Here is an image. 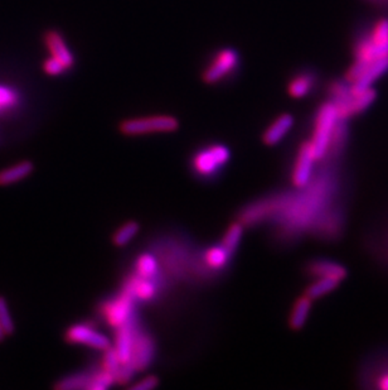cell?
I'll return each mask as SVG.
<instances>
[{
  "label": "cell",
  "instance_id": "1",
  "mask_svg": "<svg viewBox=\"0 0 388 390\" xmlns=\"http://www.w3.org/2000/svg\"><path fill=\"white\" fill-rule=\"evenodd\" d=\"M353 57L363 62H373L388 56V18L375 20L360 30L353 42Z\"/></svg>",
  "mask_w": 388,
  "mask_h": 390
},
{
  "label": "cell",
  "instance_id": "2",
  "mask_svg": "<svg viewBox=\"0 0 388 390\" xmlns=\"http://www.w3.org/2000/svg\"><path fill=\"white\" fill-rule=\"evenodd\" d=\"M338 123L339 118L334 104L330 100L324 101L323 104L317 107L314 120V130L310 139L317 160H323L329 154L330 146Z\"/></svg>",
  "mask_w": 388,
  "mask_h": 390
},
{
  "label": "cell",
  "instance_id": "3",
  "mask_svg": "<svg viewBox=\"0 0 388 390\" xmlns=\"http://www.w3.org/2000/svg\"><path fill=\"white\" fill-rule=\"evenodd\" d=\"M179 128V122L171 115H152L143 118L126 119L120 124L125 136H143L153 133H173Z\"/></svg>",
  "mask_w": 388,
  "mask_h": 390
},
{
  "label": "cell",
  "instance_id": "4",
  "mask_svg": "<svg viewBox=\"0 0 388 390\" xmlns=\"http://www.w3.org/2000/svg\"><path fill=\"white\" fill-rule=\"evenodd\" d=\"M229 157L231 154L227 147L214 144L197 152L192 160V167L195 175H198L200 177H213L227 165Z\"/></svg>",
  "mask_w": 388,
  "mask_h": 390
},
{
  "label": "cell",
  "instance_id": "5",
  "mask_svg": "<svg viewBox=\"0 0 388 390\" xmlns=\"http://www.w3.org/2000/svg\"><path fill=\"white\" fill-rule=\"evenodd\" d=\"M134 306L135 300L126 290H123L118 296L114 297L110 301H106L102 305V316L106 319L107 325L112 329H119L134 319Z\"/></svg>",
  "mask_w": 388,
  "mask_h": 390
},
{
  "label": "cell",
  "instance_id": "6",
  "mask_svg": "<svg viewBox=\"0 0 388 390\" xmlns=\"http://www.w3.org/2000/svg\"><path fill=\"white\" fill-rule=\"evenodd\" d=\"M238 59V54L234 48H222L221 51H218L211 64L207 66L206 70L202 73L203 83L213 85L222 81L237 69Z\"/></svg>",
  "mask_w": 388,
  "mask_h": 390
},
{
  "label": "cell",
  "instance_id": "7",
  "mask_svg": "<svg viewBox=\"0 0 388 390\" xmlns=\"http://www.w3.org/2000/svg\"><path fill=\"white\" fill-rule=\"evenodd\" d=\"M315 160L317 157L314 153L310 141L301 143L296 155L293 175H291L293 184L296 189H305L306 186L310 184Z\"/></svg>",
  "mask_w": 388,
  "mask_h": 390
},
{
  "label": "cell",
  "instance_id": "8",
  "mask_svg": "<svg viewBox=\"0 0 388 390\" xmlns=\"http://www.w3.org/2000/svg\"><path fill=\"white\" fill-rule=\"evenodd\" d=\"M155 356V343L153 337L147 332L141 330L138 326L134 341H133V351H131V365L135 367L136 372H141L147 369L154 360Z\"/></svg>",
  "mask_w": 388,
  "mask_h": 390
},
{
  "label": "cell",
  "instance_id": "9",
  "mask_svg": "<svg viewBox=\"0 0 388 390\" xmlns=\"http://www.w3.org/2000/svg\"><path fill=\"white\" fill-rule=\"evenodd\" d=\"M66 340L71 343L86 345L88 348L101 351H105L111 346L110 340L104 333L85 324L71 326L66 332Z\"/></svg>",
  "mask_w": 388,
  "mask_h": 390
},
{
  "label": "cell",
  "instance_id": "10",
  "mask_svg": "<svg viewBox=\"0 0 388 390\" xmlns=\"http://www.w3.org/2000/svg\"><path fill=\"white\" fill-rule=\"evenodd\" d=\"M376 99L377 91L376 89H373V86L360 94H352L347 101L338 104V105L334 104L337 112H338V118L341 120H348L353 117H357L359 114L365 112L376 101Z\"/></svg>",
  "mask_w": 388,
  "mask_h": 390
},
{
  "label": "cell",
  "instance_id": "11",
  "mask_svg": "<svg viewBox=\"0 0 388 390\" xmlns=\"http://www.w3.org/2000/svg\"><path fill=\"white\" fill-rule=\"evenodd\" d=\"M43 42L47 48L49 56L59 59L66 66L67 70H71L75 66V56L71 52L70 47L66 42L65 37L57 30H47L43 35Z\"/></svg>",
  "mask_w": 388,
  "mask_h": 390
},
{
  "label": "cell",
  "instance_id": "12",
  "mask_svg": "<svg viewBox=\"0 0 388 390\" xmlns=\"http://www.w3.org/2000/svg\"><path fill=\"white\" fill-rule=\"evenodd\" d=\"M388 72V56L376 59L367 66L363 75L359 77L356 83H351V91L353 95H358L373 86L380 77Z\"/></svg>",
  "mask_w": 388,
  "mask_h": 390
},
{
  "label": "cell",
  "instance_id": "13",
  "mask_svg": "<svg viewBox=\"0 0 388 390\" xmlns=\"http://www.w3.org/2000/svg\"><path fill=\"white\" fill-rule=\"evenodd\" d=\"M123 290H128L135 301H150L157 296L158 283L157 278H145L135 273L125 282Z\"/></svg>",
  "mask_w": 388,
  "mask_h": 390
},
{
  "label": "cell",
  "instance_id": "14",
  "mask_svg": "<svg viewBox=\"0 0 388 390\" xmlns=\"http://www.w3.org/2000/svg\"><path fill=\"white\" fill-rule=\"evenodd\" d=\"M136 329H138V322L135 317L130 319L125 325L116 329V335H115V350L118 353L120 361L130 362L131 360V351H133V341H134V335H135Z\"/></svg>",
  "mask_w": 388,
  "mask_h": 390
},
{
  "label": "cell",
  "instance_id": "15",
  "mask_svg": "<svg viewBox=\"0 0 388 390\" xmlns=\"http://www.w3.org/2000/svg\"><path fill=\"white\" fill-rule=\"evenodd\" d=\"M285 203V197H277L272 200H265V201L256 202L253 206L247 207L241 215V221L245 224H253L257 223L264 218L270 216L275 213L277 210H281L282 205Z\"/></svg>",
  "mask_w": 388,
  "mask_h": 390
},
{
  "label": "cell",
  "instance_id": "16",
  "mask_svg": "<svg viewBox=\"0 0 388 390\" xmlns=\"http://www.w3.org/2000/svg\"><path fill=\"white\" fill-rule=\"evenodd\" d=\"M294 117L291 114H281L279 115L272 123H271L267 129L265 130L262 134V141L266 146H277L281 142L285 136H288L289 131L294 125Z\"/></svg>",
  "mask_w": 388,
  "mask_h": 390
},
{
  "label": "cell",
  "instance_id": "17",
  "mask_svg": "<svg viewBox=\"0 0 388 390\" xmlns=\"http://www.w3.org/2000/svg\"><path fill=\"white\" fill-rule=\"evenodd\" d=\"M315 83H317V75L314 72H299L289 81V96L293 99H304L312 93Z\"/></svg>",
  "mask_w": 388,
  "mask_h": 390
},
{
  "label": "cell",
  "instance_id": "18",
  "mask_svg": "<svg viewBox=\"0 0 388 390\" xmlns=\"http://www.w3.org/2000/svg\"><path fill=\"white\" fill-rule=\"evenodd\" d=\"M308 273L314 278H335L343 280L347 277V269L344 266L330 260H314L308 266Z\"/></svg>",
  "mask_w": 388,
  "mask_h": 390
},
{
  "label": "cell",
  "instance_id": "19",
  "mask_svg": "<svg viewBox=\"0 0 388 390\" xmlns=\"http://www.w3.org/2000/svg\"><path fill=\"white\" fill-rule=\"evenodd\" d=\"M312 301L310 297L304 295V296L299 297L295 302L294 307H293L290 319H289V325L295 331L303 329L305 325L306 319L309 317L310 309H312Z\"/></svg>",
  "mask_w": 388,
  "mask_h": 390
},
{
  "label": "cell",
  "instance_id": "20",
  "mask_svg": "<svg viewBox=\"0 0 388 390\" xmlns=\"http://www.w3.org/2000/svg\"><path fill=\"white\" fill-rule=\"evenodd\" d=\"M35 170V165L30 160H24L6 170L0 171V186L16 184L18 181H22L28 177Z\"/></svg>",
  "mask_w": 388,
  "mask_h": 390
},
{
  "label": "cell",
  "instance_id": "21",
  "mask_svg": "<svg viewBox=\"0 0 388 390\" xmlns=\"http://www.w3.org/2000/svg\"><path fill=\"white\" fill-rule=\"evenodd\" d=\"M231 256L232 255L229 254L222 245H218V247H213L207 250L205 253V263L210 269L219 271L227 266Z\"/></svg>",
  "mask_w": 388,
  "mask_h": 390
},
{
  "label": "cell",
  "instance_id": "22",
  "mask_svg": "<svg viewBox=\"0 0 388 390\" xmlns=\"http://www.w3.org/2000/svg\"><path fill=\"white\" fill-rule=\"evenodd\" d=\"M341 280L335 278H328V277H323V278H317L315 282H313L308 290H306V296L310 297L312 300H317L320 297L328 295L339 285Z\"/></svg>",
  "mask_w": 388,
  "mask_h": 390
},
{
  "label": "cell",
  "instance_id": "23",
  "mask_svg": "<svg viewBox=\"0 0 388 390\" xmlns=\"http://www.w3.org/2000/svg\"><path fill=\"white\" fill-rule=\"evenodd\" d=\"M136 274L145 278H158L159 266L158 261L154 258V255L149 253L141 254L135 261Z\"/></svg>",
  "mask_w": 388,
  "mask_h": 390
},
{
  "label": "cell",
  "instance_id": "24",
  "mask_svg": "<svg viewBox=\"0 0 388 390\" xmlns=\"http://www.w3.org/2000/svg\"><path fill=\"white\" fill-rule=\"evenodd\" d=\"M20 102V94L14 86L0 83V114L11 112Z\"/></svg>",
  "mask_w": 388,
  "mask_h": 390
},
{
  "label": "cell",
  "instance_id": "25",
  "mask_svg": "<svg viewBox=\"0 0 388 390\" xmlns=\"http://www.w3.org/2000/svg\"><path fill=\"white\" fill-rule=\"evenodd\" d=\"M91 375H92V372L72 374L70 377H66L62 380H59L56 388L61 390L88 389V384L91 382Z\"/></svg>",
  "mask_w": 388,
  "mask_h": 390
},
{
  "label": "cell",
  "instance_id": "26",
  "mask_svg": "<svg viewBox=\"0 0 388 390\" xmlns=\"http://www.w3.org/2000/svg\"><path fill=\"white\" fill-rule=\"evenodd\" d=\"M242 235H243V225L241 223H234L226 231L221 245L229 252V254L234 255L241 242Z\"/></svg>",
  "mask_w": 388,
  "mask_h": 390
},
{
  "label": "cell",
  "instance_id": "27",
  "mask_svg": "<svg viewBox=\"0 0 388 390\" xmlns=\"http://www.w3.org/2000/svg\"><path fill=\"white\" fill-rule=\"evenodd\" d=\"M139 229H140V226L138 223L129 221V223H126V224H123V226L119 228V230L114 234L112 242L116 247H125L136 237V234L139 232Z\"/></svg>",
  "mask_w": 388,
  "mask_h": 390
},
{
  "label": "cell",
  "instance_id": "28",
  "mask_svg": "<svg viewBox=\"0 0 388 390\" xmlns=\"http://www.w3.org/2000/svg\"><path fill=\"white\" fill-rule=\"evenodd\" d=\"M115 377L111 372H106L101 367L99 372H92L91 382L88 384V390H105L115 384Z\"/></svg>",
  "mask_w": 388,
  "mask_h": 390
},
{
  "label": "cell",
  "instance_id": "29",
  "mask_svg": "<svg viewBox=\"0 0 388 390\" xmlns=\"http://www.w3.org/2000/svg\"><path fill=\"white\" fill-rule=\"evenodd\" d=\"M104 358H102V369H105L106 372H111V374H115L118 372L119 367L123 364L120 361V358H119L118 353L115 348H109V349L104 351Z\"/></svg>",
  "mask_w": 388,
  "mask_h": 390
},
{
  "label": "cell",
  "instance_id": "30",
  "mask_svg": "<svg viewBox=\"0 0 388 390\" xmlns=\"http://www.w3.org/2000/svg\"><path fill=\"white\" fill-rule=\"evenodd\" d=\"M0 324L3 326V330L6 332V336L12 335L14 332V322L9 312V307L6 305V298L1 296H0Z\"/></svg>",
  "mask_w": 388,
  "mask_h": 390
},
{
  "label": "cell",
  "instance_id": "31",
  "mask_svg": "<svg viewBox=\"0 0 388 390\" xmlns=\"http://www.w3.org/2000/svg\"><path fill=\"white\" fill-rule=\"evenodd\" d=\"M42 69H43V71L46 75L52 77L61 76V75H63V73L68 71L62 62H59V59H53L51 56L44 59Z\"/></svg>",
  "mask_w": 388,
  "mask_h": 390
},
{
  "label": "cell",
  "instance_id": "32",
  "mask_svg": "<svg viewBox=\"0 0 388 390\" xmlns=\"http://www.w3.org/2000/svg\"><path fill=\"white\" fill-rule=\"evenodd\" d=\"M135 367L131 365V362H125L121 364L118 369V372L114 374L115 377V382L118 384H125V383H129L130 380L134 377V372H135Z\"/></svg>",
  "mask_w": 388,
  "mask_h": 390
},
{
  "label": "cell",
  "instance_id": "33",
  "mask_svg": "<svg viewBox=\"0 0 388 390\" xmlns=\"http://www.w3.org/2000/svg\"><path fill=\"white\" fill-rule=\"evenodd\" d=\"M159 384V379L154 375H149L144 379L139 380L135 384L131 385L133 390H150L157 388Z\"/></svg>",
  "mask_w": 388,
  "mask_h": 390
},
{
  "label": "cell",
  "instance_id": "34",
  "mask_svg": "<svg viewBox=\"0 0 388 390\" xmlns=\"http://www.w3.org/2000/svg\"><path fill=\"white\" fill-rule=\"evenodd\" d=\"M377 386H378L380 389L388 390V372H384L383 375H381V377L378 378Z\"/></svg>",
  "mask_w": 388,
  "mask_h": 390
},
{
  "label": "cell",
  "instance_id": "35",
  "mask_svg": "<svg viewBox=\"0 0 388 390\" xmlns=\"http://www.w3.org/2000/svg\"><path fill=\"white\" fill-rule=\"evenodd\" d=\"M6 333L4 332V330H3V326H1V324H0V343H3L4 341V338H6Z\"/></svg>",
  "mask_w": 388,
  "mask_h": 390
},
{
  "label": "cell",
  "instance_id": "36",
  "mask_svg": "<svg viewBox=\"0 0 388 390\" xmlns=\"http://www.w3.org/2000/svg\"><path fill=\"white\" fill-rule=\"evenodd\" d=\"M367 1H370L372 4H375V6H381V4H382V0H367Z\"/></svg>",
  "mask_w": 388,
  "mask_h": 390
}]
</instances>
